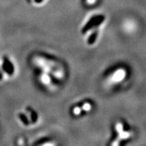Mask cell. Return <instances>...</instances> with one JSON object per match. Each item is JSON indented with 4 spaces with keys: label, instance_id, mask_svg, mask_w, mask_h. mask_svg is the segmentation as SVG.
I'll use <instances>...</instances> for the list:
<instances>
[{
    "label": "cell",
    "instance_id": "obj_1",
    "mask_svg": "<svg viewBox=\"0 0 146 146\" xmlns=\"http://www.w3.org/2000/svg\"><path fill=\"white\" fill-rule=\"evenodd\" d=\"M33 64L40 71L48 72L56 80H62L65 77V70L62 64L54 59L44 55H35L32 59Z\"/></svg>",
    "mask_w": 146,
    "mask_h": 146
},
{
    "label": "cell",
    "instance_id": "obj_2",
    "mask_svg": "<svg viewBox=\"0 0 146 146\" xmlns=\"http://www.w3.org/2000/svg\"><path fill=\"white\" fill-rule=\"evenodd\" d=\"M16 66L8 56H3L0 62V82L5 81L15 74Z\"/></svg>",
    "mask_w": 146,
    "mask_h": 146
},
{
    "label": "cell",
    "instance_id": "obj_3",
    "mask_svg": "<svg viewBox=\"0 0 146 146\" xmlns=\"http://www.w3.org/2000/svg\"><path fill=\"white\" fill-rule=\"evenodd\" d=\"M127 70L125 67H117L108 75L106 81L109 85H118L125 81L127 76Z\"/></svg>",
    "mask_w": 146,
    "mask_h": 146
},
{
    "label": "cell",
    "instance_id": "obj_4",
    "mask_svg": "<svg viewBox=\"0 0 146 146\" xmlns=\"http://www.w3.org/2000/svg\"><path fill=\"white\" fill-rule=\"evenodd\" d=\"M104 20L105 18L103 15H97L92 16L87 21V23L85 24L82 31H83V33H86L87 32L91 31L93 29H98L104 23Z\"/></svg>",
    "mask_w": 146,
    "mask_h": 146
},
{
    "label": "cell",
    "instance_id": "obj_5",
    "mask_svg": "<svg viewBox=\"0 0 146 146\" xmlns=\"http://www.w3.org/2000/svg\"><path fill=\"white\" fill-rule=\"evenodd\" d=\"M38 79H39V83L46 88L49 89H53L54 88L55 83L54 81L55 78L50 73L44 72V71H40L38 75Z\"/></svg>",
    "mask_w": 146,
    "mask_h": 146
},
{
    "label": "cell",
    "instance_id": "obj_6",
    "mask_svg": "<svg viewBox=\"0 0 146 146\" xmlns=\"http://www.w3.org/2000/svg\"><path fill=\"white\" fill-rule=\"evenodd\" d=\"M25 111H26L27 114H28L32 125H34V124L37 123L38 120H39V115H38L37 113L36 112V111L33 108H32L31 107H27L26 109H25Z\"/></svg>",
    "mask_w": 146,
    "mask_h": 146
},
{
    "label": "cell",
    "instance_id": "obj_7",
    "mask_svg": "<svg viewBox=\"0 0 146 146\" xmlns=\"http://www.w3.org/2000/svg\"><path fill=\"white\" fill-rule=\"evenodd\" d=\"M18 118L20 120V122L25 126H28L32 125L31 122L30 118H29L27 113L25 112H20L18 115Z\"/></svg>",
    "mask_w": 146,
    "mask_h": 146
},
{
    "label": "cell",
    "instance_id": "obj_8",
    "mask_svg": "<svg viewBox=\"0 0 146 146\" xmlns=\"http://www.w3.org/2000/svg\"><path fill=\"white\" fill-rule=\"evenodd\" d=\"M91 31H92V32L89 34L88 39H87V43H88L89 45L94 44L95 42L96 41L97 38H98V33H99V32H98V29H93V30Z\"/></svg>",
    "mask_w": 146,
    "mask_h": 146
},
{
    "label": "cell",
    "instance_id": "obj_9",
    "mask_svg": "<svg viewBox=\"0 0 146 146\" xmlns=\"http://www.w3.org/2000/svg\"><path fill=\"white\" fill-rule=\"evenodd\" d=\"M80 106H81V107L82 110H83V112H90V111L93 108L92 104H91L90 102H88V101H85V102H82V104Z\"/></svg>",
    "mask_w": 146,
    "mask_h": 146
},
{
    "label": "cell",
    "instance_id": "obj_10",
    "mask_svg": "<svg viewBox=\"0 0 146 146\" xmlns=\"http://www.w3.org/2000/svg\"><path fill=\"white\" fill-rule=\"evenodd\" d=\"M72 112L73 115H74V116H78L83 114V110L81 108V106L76 105V106H74L72 108Z\"/></svg>",
    "mask_w": 146,
    "mask_h": 146
}]
</instances>
